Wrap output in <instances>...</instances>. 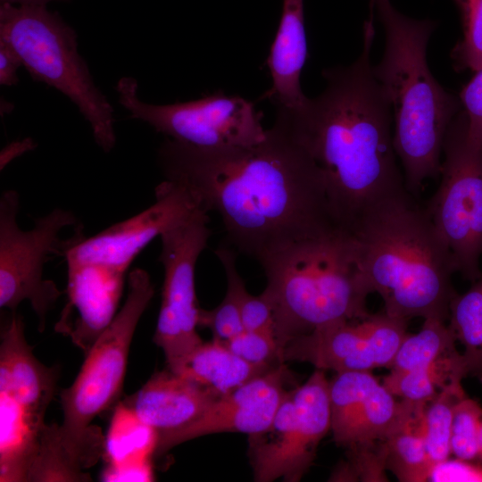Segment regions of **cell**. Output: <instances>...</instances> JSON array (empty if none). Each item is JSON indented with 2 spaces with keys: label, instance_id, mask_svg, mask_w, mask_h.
Instances as JSON below:
<instances>
[{
  "label": "cell",
  "instance_id": "20",
  "mask_svg": "<svg viewBox=\"0 0 482 482\" xmlns=\"http://www.w3.org/2000/svg\"><path fill=\"white\" fill-rule=\"evenodd\" d=\"M401 411L386 436L379 441L386 470L399 481H428L432 463L425 439V403L401 400Z\"/></svg>",
  "mask_w": 482,
  "mask_h": 482
},
{
  "label": "cell",
  "instance_id": "4",
  "mask_svg": "<svg viewBox=\"0 0 482 482\" xmlns=\"http://www.w3.org/2000/svg\"><path fill=\"white\" fill-rule=\"evenodd\" d=\"M385 31V50L373 73L385 89L394 118V147L407 191L419 195L424 182L440 176L447 129L461 110L459 96L431 73L427 48L436 23L399 12L389 0H371Z\"/></svg>",
  "mask_w": 482,
  "mask_h": 482
},
{
  "label": "cell",
  "instance_id": "17",
  "mask_svg": "<svg viewBox=\"0 0 482 482\" xmlns=\"http://www.w3.org/2000/svg\"><path fill=\"white\" fill-rule=\"evenodd\" d=\"M219 397L202 384L168 369L154 373L124 406L154 431L157 445L196 420Z\"/></svg>",
  "mask_w": 482,
  "mask_h": 482
},
{
  "label": "cell",
  "instance_id": "13",
  "mask_svg": "<svg viewBox=\"0 0 482 482\" xmlns=\"http://www.w3.org/2000/svg\"><path fill=\"white\" fill-rule=\"evenodd\" d=\"M407 322L383 312L328 324L290 340L281 362H308L336 372L390 369L408 334Z\"/></svg>",
  "mask_w": 482,
  "mask_h": 482
},
{
  "label": "cell",
  "instance_id": "24",
  "mask_svg": "<svg viewBox=\"0 0 482 482\" xmlns=\"http://www.w3.org/2000/svg\"><path fill=\"white\" fill-rule=\"evenodd\" d=\"M397 402L378 381L370 389L359 409L342 445H368L381 441L395 424L401 411Z\"/></svg>",
  "mask_w": 482,
  "mask_h": 482
},
{
  "label": "cell",
  "instance_id": "7",
  "mask_svg": "<svg viewBox=\"0 0 482 482\" xmlns=\"http://www.w3.org/2000/svg\"><path fill=\"white\" fill-rule=\"evenodd\" d=\"M0 40L34 79L54 87L79 107L105 153L114 147L112 107L79 54L75 31L57 12L46 5L1 4Z\"/></svg>",
  "mask_w": 482,
  "mask_h": 482
},
{
  "label": "cell",
  "instance_id": "22",
  "mask_svg": "<svg viewBox=\"0 0 482 482\" xmlns=\"http://www.w3.org/2000/svg\"><path fill=\"white\" fill-rule=\"evenodd\" d=\"M465 293L456 294L449 307V326L464 351L468 377L482 383V276Z\"/></svg>",
  "mask_w": 482,
  "mask_h": 482
},
{
  "label": "cell",
  "instance_id": "21",
  "mask_svg": "<svg viewBox=\"0 0 482 482\" xmlns=\"http://www.w3.org/2000/svg\"><path fill=\"white\" fill-rule=\"evenodd\" d=\"M274 367L251 364L213 338L203 342L171 371L189 378L221 396Z\"/></svg>",
  "mask_w": 482,
  "mask_h": 482
},
{
  "label": "cell",
  "instance_id": "32",
  "mask_svg": "<svg viewBox=\"0 0 482 482\" xmlns=\"http://www.w3.org/2000/svg\"><path fill=\"white\" fill-rule=\"evenodd\" d=\"M198 327L209 328L213 338L222 342L245 329L236 295L230 287H227L223 300L214 309L200 308Z\"/></svg>",
  "mask_w": 482,
  "mask_h": 482
},
{
  "label": "cell",
  "instance_id": "11",
  "mask_svg": "<svg viewBox=\"0 0 482 482\" xmlns=\"http://www.w3.org/2000/svg\"><path fill=\"white\" fill-rule=\"evenodd\" d=\"M119 102L132 118L150 124L171 139L200 148L250 146L267 134L262 114L253 103L221 92L201 99L156 105L137 97V82L122 78L117 87Z\"/></svg>",
  "mask_w": 482,
  "mask_h": 482
},
{
  "label": "cell",
  "instance_id": "5",
  "mask_svg": "<svg viewBox=\"0 0 482 482\" xmlns=\"http://www.w3.org/2000/svg\"><path fill=\"white\" fill-rule=\"evenodd\" d=\"M154 295L145 270L129 274L125 303L87 353L73 383L60 393L62 421L47 425L41 450L47 470L58 480H91L85 470L104 451L102 430L92 421L121 393L134 333Z\"/></svg>",
  "mask_w": 482,
  "mask_h": 482
},
{
  "label": "cell",
  "instance_id": "9",
  "mask_svg": "<svg viewBox=\"0 0 482 482\" xmlns=\"http://www.w3.org/2000/svg\"><path fill=\"white\" fill-rule=\"evenodd\" d=\"M19 194L5 190L0 197V307L13 312L29 301L45 329L46 317L62 292L50 279L43 278L45 263L52 255H62L66 240L61 231L76 223L73 212L55 208L35 220L34 227L22 230L17 222Z\"/></svg>",
  "mask_w": 482,
  "mask_h": 482
},
{
  "label": "cell",
  "instance_id": "27",
  "mask_svg": "<svg viewBox=\"0 0 482 482\" xmlns=\"http://www.w3.org/2000/svg\"><path fill=\"white\" fill-rule=\"evenodd\" d=\"M215 254L225 271L227 287L237 298L245 329L262 330L274 333L272 308L266 297L251 295L236 266V253L229 247H218Z\"/></svg>",
  "mask_w": 482,
  "mask_h": 482
},
{
  "label": "cell",
  "instance_id": "2",
  "mask_svg": "<svg viewBox=\"0 0 482 482\" xmlns=\"http://www.w3.org/2000/svg\"><path fill=\"white\" fill-rule=\"evenodd\" d=\"M374 36L370 14L357 60L324 70L322 93L277 107L275 120L320 168L334 217L351 233L376 207L411 195L394 147L390 100L370 62Z\"/></svg>",
  "mask_w": 482,
  "mask_h": 482
},
{
  "label": "cell",
  "instance_id": "10",
  "mask_svg": "<svg viewBox=\"0 0 482 482\" xmlns=\"http://www.w3.org/2000/svg\"><path fill=\"white\" fill-rule=\"evenodd\" d=\"M329 381L318 370L287 391L270 426L248 436L250 462L258 482L299 481L330 429Z\"/></svg>",
  "mask_w": 482,
  "mask_h": 482
},
{
  "label": "cell",
  "instance_id": "35",
  "mask_svg": "<svg viewBox=\"0 0 482 482\" xmlns=\"http://www.w3.org/2000/svg\"><path fill=\"white\" fill-rule=\"evenodd\" d=\"M22 63L15 52L0 40V84L16 85L19 82L17 70Z\"/></svg>",
  "mask_w": 482,
  "mask_h": 482
},
{
  "label": "cell",
  "instance_id": "37",
  "mask_svg": "<svg viewBox=\"0 0 482 482\" xmlns=\"http://www.w3.org/2000/svg\"><path fill=\"white\" fill-rule=\"evenodd\" d=\"M478 461H482V421L478 433Z\"/></svg>",
  "mask_w": 482,
  "mask_h": 482
},
{
  "label": "cell",
  "instance_id": "34",
  "mask_svg": "<svg viewBox=\"0 0 482 482\" xmlns=\"http://www.w3.org/2000/svg\"><path fill=\"white\" fill-rule=\"evenodd\" d=\"M428 481L482 482V465L477 461L448 458L432 467Z\"/></svg>",
  "mask_w": 482,
  "mask_h": 482
},
{
  "label": "cell",
  "instance_id": "30",
  "mask_svg": "<svg viewBox=\"0 0 482 482\" xmlns=\"http://www.w3.org/2000/svg\"><path fill=\"white\" fill-rule=\"evenodd\" d=\"M383 385L402 400L425 403L431 401L441 387L434 363L420 370L391 371L384 378Z\"/></svg>",
  "mask_w": 482,
  "mask_h": 482
},
{
  "label": "cell",
  "instance_id": "15",
  "mask_svg": "<svg viewBox=\"0 0 482 482\" xmlns=\"http://www.w3.org/2000/svg\"><path fill=\"white\" fill-rule=\"evenodd\" d=\"M288 370L284 363L220 396L193 423L160 441L154 456L188 440L222 432L248 436L263 431L271 423L285 395Z\"/></svg>",
  "mask_w": 482,
  "mask_h": 482
},
{
  "label": "cell",
  "instance_id": "31",
  "mask_svg": "<svg viewBox=\"0 0 482 482\" xmlns=\"http://www.w3.org/2000/svg\"><path fill=\"white\" fill-rule=\"evenodd\" d=\"M222 343L233 353L251 364L273 367L282 363L273 332L244 329Z\"/></svg>",
  "mask_w": 482,
  "mask_h": 482
},
{
  "label": "cell",
  "instance_id": "18",
  "mask_svg": "<svg viewBox=\"0 0 482 482\" xmlns=\"http://www.w3.org/2000/svg\"><path fill=\"white\" fill-rule=\"evenodd\" d=\"M59 370L47 367L28 344L22 318L15 312L4 320L0 344V392L21 408L45 417L56 393Z\"/></svg>",
  "mask_w": 482,
  "mask_h": 482
},
{
  "label": "cell",
  "instance_id": "25",
  "mask_svg": "<svg viewBox=\"0 0 482 482\" xmlns=\"http://www.w3.org/2000/svg\"><path fill=\"white\" fill-rule=\"evenodd\" d=\"M370 371L337 372L329 381L330 430L334 441L342 445L365 398L377 382Z\"/></svg>",
  "mask_w": 482,
  "mask_h": 482
},
{
  "label": "cell",
  "instance_id": "29",
  "mask_svg": "<svg viewBox=\"0 0 482 482\" xmlns=\"http://www.w3.org/2000/svg\"><path fill=\"white\" fill-rule=\"evenodd\" d=\"M482 407L467 395L454 406L451 427V453L456 458L478 461V433Z\"/></svg>",
  "mask_w": 482,
  "mask_h": 482
},
{
  "label": "cell",
  "instance_id": "16",
  "mask_svg": "<svg viewBox=\"0 0 482 482\" xmlns=\"http://www.w3.org/2000/svg\"><path fill=\"white\" fill-rule=\"evenodd\" d=\"M125 277L92 265L67 266V302L54 330L87 354L118 312Z\"/></svg>",
  "mask_w": 482,
  "mask_h": 482
},
{
  "label": "cell",
  "instance_id": "12",
  "mask_svg": "<svg viewBox=\"0 0 482 482\" xmlns=\"http://www.w3.org/2000/svg\"><path fill=\"white\" fill-rule=\"evenodd\" d=\"M208 220V213L198 209L160 236L164 280L154 342L163 351L170 370L203 343L196 331L200 308L195 270L211 236Z\"/></svg>",
  "mask_w": 482,
  "mask_h": 482
},
{
  "label": "cell",
  "instance_id": "8",
  "mask_svg": "<svg viewBox=\"0 0 482 482\" xmlns=\"http://www.w3.org/2000/svg\"><path fill=\"white\" fill-rule=\"evenodd\" d=\"M462 109L443 144L441 181L424 207L447 245L456 272L471 283L482 276V148L468 138Z\"/></svg>",
  "mask_w": 482,
  "mask_h": 482
},
{
  "label": "cell",
  "instance_id": "23",
  "mask_svg": "<svg viewBox=\"0 0 482 482\" xmlns=\"http://www.w3.org/2000/svg\"><path fill=\"white\" fill-rule=\"evenodd\" d=\"M455 335L445 321L425 319L418 333L406 335L390 370L402 372L427 368L438 359L457 351Z\"/></svg>",
  "mask_w": 482,
  "mask_h": 482
},
{
  "label": "cell",
  "instance_id": "28",
  "mask_svg": "<svg viewBox=\"0 0 482 482\" xmlns=\"http://www.w3.org/2000/svg\"><path fill=\"white\" fill-rule=\"evenodd\" d=\"M459 8L462 37L451 52L457 71L482 68V0H454Z\"/></svg>",
  "mask_w": 482,
  "mask_h": 482
},
{
  "label": "cell",
  "instance_id": "1",
  "mask_svg": "<svg viewBox=\"0 0 482 482\" xmlns=\"http://www.w3.org/2000/svg\"><path fill=\"white\" fill-rule=\"evenodd\" d=\"M165 180L221 218L235 249L261 265L303 241L342 229L315 161L280 126L253 145L200 148L167 139Z\"/></svg>",
  "mask_w": 482,
  "mask_h": 482
},
{
  "label": "cell",
  "instance_id": "14",
  "mask_svg": "<svg viewBox=\"0 0 482 482\" xmlns=\"http://www.w3.org/2000/svg\"><path fill=\"white\" fill-rule=\"evenodd\" d=\"M198 209L183 187L164 180L155 188V202L147 209L87 238L78 230L66 240L62 256L67 266L92 265L126 276L151 241Z\"/></svg>",
  "mask_w": 482,
  "mask_h": 482
},
{
  "label": "cell",
  "instance_id": "26",
  "mask_svg": "<svg viewBox=\"0 0 482 482\" xmlns=\"http://www.w3.org/2000/svg\"><path fill=\"white\" fill-rule=\"evenodd\" d=\"M467 395L461 380L441 387L425 408V439L432 465L451 455V427L455 404Z\"/></svg>",
  "mask_w": 482,
  "mask_h": 482
},
{
  "label": "cell",
  "instance_id": "6",
  "mask_svg": "<svg viewBox=\"0 0 482 482\" xmlns=\"http://www.w3.org/2000/svg\"><path fill=\"white\" fill-rule=\"evenodd\" d=\"M262 266L267 278L262 294L272 308L280 354L299 336L370 314L366 299L372 291L359 244L344 229L294 245Z\"/></svg>",
  "mask_w": 482,
  "mask_h": 482
},
{
  "label": "cell",
  "instance_id": "3",
  "mask_svg": "<svg viewBox=\"0 0 482 482\" xmlns=\"http://www.w3.org/2000/svg\"><path fill=\"white\" fill-rule=\"evenodd\" d=\"M353 234L364 276L372 293L381 296L387 315L448 320L457 294L452 284L453 255L411 195L376 207Z\"/></svg>",
  "mask_w": 482,
  "mask_h": 482
},
{
  "label": "cell",
  "instance_id": "36",
  "mask_svg": "<svg viewBox=\"0 0 482 482\" xmlns=\"http://www.w3.org/2000/svg\"><path fill=\"white\" fill-rule=\"evenodd\" d=\"M53 1H62L68 2L70 0H0L1 4L8 3L12 4H32V5H46L48 3Z\"/></svg>",
  "mask_w": 482,
  "mask_h": 482
},
{
  "label": "cell",
  "instance_id": "19",
  "mask_svg": "<svg viewBox=\"0 0 482 482\" xmlns=\"http://www.w3.org/2000/svg\"><path fill=\"white\" fill-rule=\"evenodd\" d=\"M306 58L303 0H283L279 26L267 59L272 87L265 97L277 107L295 108L306 99L300 86Z\"/></svg>",
  "mask_w": 482,
  "mask_h": 482
},
{
  "label": "cell",
  "instance_id": "33",
  "mask_svg": "<svg viewBox=\"0 0 482 482\" xmlns=\"http://www.w3.org/2000/svg\"><path fill=\"white\" fill-rule=\"evenodd\" d=\"M459 99L468 123V138L482 148V68L462 87Z\"/></svg>",
  "mask_w": 482,
  "mask_h": 482
}]
</instances>
